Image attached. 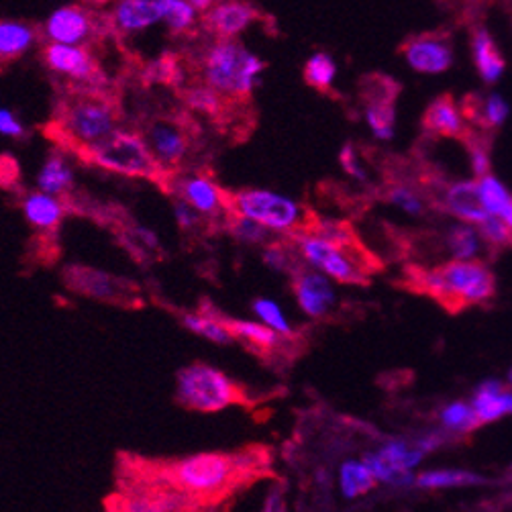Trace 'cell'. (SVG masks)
Here are the masks:
<instances>
[{"label": "cell", "mask_w": 512, "mask_h": 512, "mask_svg": "<svg viewBox=\"0 0 512 512\" xmlns=\"http://www.w3.org/2000/svg\"><path fill=\"white\" fill-rule=\"evenodd\" d=\"M162 21L170 27L174 35L188 33L194 27L196 11L190 7L186 0H156Z\"/></svg>", "instance_id": "37"}, {"label": "cell", "mask_w": 512, "mask_h": 512, "mask_svg": "<svg viewBox=\"0 0 512 512\" xmlns=\"http://www.w3.org/2000/svg\"><path fill=\"white\" fill-rule=\"evenodd\" d=\"M78 156L90 166L119 176L160 180L168 174L153 158L145 137L127 129H117L113 135L84 149Z\"/></svg>", "instance_id": "6"}, {"label": "cell", "mask_w": 512, "mask_h": 512, "mask_svg": "<svg viewBox=\"0 0 512 512\" xmlns=\"http://www.w3.org/2000/svg\"><path fill=\"white\" fill-rule=\"evenodd\" d=\"M480 229V233L484 235V239L500 249V247H510L512 245V229L496 215H488L482 223L476 225Z\"/></svg>", "instance_id": "41"}, {"label": "cell", "mask_w": 512, "mask_h": 512, "mask_svg": "<svg viewBox=\"0 0 512 512\" xmlns=\"http://www.w3.org/2000/svg\"><path fill=\"white\" fill-rule=\"evenodd\" d=\"M176 398L196 413H219L243 402V392L225 372L209 364H192L178 372Z\"/></svg>", "instance_id": "7"}, {"label": "cell", "mask_w": 512, "mask_h": 512, "mask_svg": "<svg viewBox=\"0 0 512 512\" xmlns=\"http://www.w3.org/2000/svg\"><path fill=\"white\" fill-rule=\"evenodd\" d=\"M386 200L396 204L398 209L406 211L408 215H415V217H421L425 211H427V204H425V194L419 192L417 188L408 186V184H392L386 188L384 192Z\"/></svg>", "instance_id": "38"}, {"label": "cell", "mask_w": 512, "mask_h": 512, "mask_svg": "<svg viewBox=\"0 0 512 512\" xmlns=\"http://www.w3.org/2000/svg\"><path fill=\"white\" fill-rule=\"evenodd\" d=\"M227 325L235 337V341L245 343L249 349L258 351V353H270L286 337L264 325L262 321H247V319H227Z\"/></svg>", "instance_id": "25"}, {"label": "cell", "mask_w": 512, "mask_h": 512, "mask_svg": "<svg viewBox=\"0 0 512 512\" xmlns=\"http://www.w3.org/2000/svg\"><path fill=\"white\" fill-rule=\"evenodd\" d=\"M376 482L378 480L372 476L364 462H353V459H349V462L341 464L339 468V488L349 500L368 494L376 486Z\"/></svg>", "instance_id": "30"}, {"label": "cell", "mask_w": 512, "mask_h": 512, "mask_svg": "<svg viewBox=\"0 0 512 512\" xmlns=\"http://www.w3.org/2000/svg\"><path fill=\"white\" fill-rule=\"evenodd\" d=\"M111 21L115 31L135 33L162 21V15L156 0H121L111 15Z\"/></svg>", "instance_id": "22"}, {"label": "cell", "mask_w": 512, "mask_h": 512, "mask_svg": "<svg viewBox=\"0 0 512 512\" xmlns=\"http://www.w3.org/2000/svg\"><path fill=\"white\" fill-rule=\"evenodd\" d=\"M459 109H462V115L466 121L482 131H492L498 129L506 117H508V105L506 100L500 94H478L470 92L459 102Z\"/></svg>", "instance_id": "20"}, {"label": "cell", "mask_w": 512, "mask_h": 512, "mask_svg": "<svg viewBox=\"0 0 512 512\" xmlns=\"http://www.w3.org/2000/svg\"><path fill=\"white\" fill-rule=\"evenodd\" d=\"M113 29L111 17L98 15L84 5H68L51 13L43 25V35L47 41L68 43V45H88L105 37Z\"/></svg>", "instance_id": "9"}, {"label": "cell", "mask_w": 512, "mask_h": 512, "mask_svg": "<svg viewBox=\"0 0 512 512\" xmlns=\"http://www.w3.org/2000/svg\"><path fill=\"white\" fill-rule=\"evenodd\" d=\"M251 311H253L255 319L262 321L264 325H268L270 329H274L282 337H286V339L294 337V327H292V323L288 321V317L282 311V306L276 300H272V298H255L251 302Z\"/></svg>", "instance_id": "35"}, {"label": "cell", "mask_w": 512, "mask_h": 512, "mask_svg": "<svg viewBox=\"0 0 512 512\" xmlns=\"http://www.w3.org/2000/svg\"><path fill=\"white\" fill-rule=\"evenodd\" d=\"M84 3H88L92 7H102V5H107V3H113V0H84Z\"/></svg>", "instance_id": "48"}, {"label": "cell", "mask_w": 512, "mask_h": 512, "mask_svg": "<svg viewBox=\"0 0 512 512\" xmlns=\"http://www.w3.org/2000/svg\"><path fill=\"white\" fill-rule=\"evenodd\" d=\"M439 421L443 423V427L447 431H453V433H472L474 429H478L482 423L474 411V406L468 404V402H451L449 406H445L441 415H439Z\"/></svg>", "instance_id": "34"}, {"label": "cell", "mask_w": 512, "mask_h": 512, "mask_svg": "<svg viewBox=\"0 0 512 512\" xmlns=\"http://www.w3.org/2000/svg\"><path fill=\"white\" fill-rule=\"evenodd\" d=\"M182 325L190 333H194V335H198L202 339H207V341H211L215 345H229V343L235 341V337H233V333H231V329L227 325V319L215 315L213 311L186 313L182 317Z\"/></svg>", "instance_id": "28"}, {"label": "cell", "mask_w": 512, "mask_h": 512, "mask_svg": "<svg viewBox=\"0 0 512 512\" xmlns=\"http://www.w3.org/2000/svg\"><path fill=\"white\" fill-rule=\"evenodd\" d=\"M21 209L27 223L41 233H54L66 217V202L62 200V196L43 190L25 194Z\"/></svg>", "instance_id": "19"}, {"label": "cell", "mask_w": 512, "mask_h": 512, "mask_svg": "<svg viewBox=\"0 0 512 512\" xmlns=\"http://www.w3.org/2000/svg\"><path fill=\"white\" fill-rule=\"evenodd\" d=\"M400 86L390 76H364L362 80V98L366 105V119L374 135L382 141L392 139L394 121H396V96Z\"/></svg>", "instance_id": "12"}, {"label": "cell", "mask_w": 512, "mask_h": 512, "mask_svg": "<svg viewBox=\"0 0 512 512\" xmlns=\"http://www.w3.org/2000/svg\"><path fill=\"white\" fill-rule=\"evenodd\" d=\"M400 54L415 72L441 74L453 66V43L445 31L408 37L400 43Z\"/></svg>", "instance_id": "11"}, {"label": "cell", "mask_w": 512, "mask_h": 512, "mask_svg": "<svg viewBox=\"0 0 512 512\" xmlns=\"http://www.w3.org/2000/svg\"><path fill=\"white\" fill-rule=\"evenodd\" d=\"M478 190L484 209L490 215H498L506 207V202L512 198V194L492 174L478 180Z\"/></svg>", "instance_id": "40"}, {"label": "cell", "mask_w": 512, "mask_h": 512, "mask_svg": "<svg viewBox=\"0 0 512 512\" xmlns=\"http://www.w3.org/2000/svg\"><path fill=\"white\" fill-rule=\"evenodd\" d=\"M186 3H188L190 7H194L196 13H207L213 5L219 3V0H186Z\"/></svg>", "instance_id": "47"}, {"label": "cell", "mask_w": 512, "mask_h": 512, "mask_svg": "<svg viewBox=\"0 0 512 512\" xmlns=\"http://www.w3.org/2000/svg\"><path fill=\"white\" fill-rule=\"evenodd\" d=\"M229 207L231 213L253 219L272 233H282L288 237L311 231L319 219L294 198L266 188H247L229 194Z\"/></svg>", "instance_id": "5"}, {"label": "cell", "mask_w": 512, "mask_h": 512, "mask_svg": "<svg viewBox=\"0 0 512 512\" xmlns=\"http://www.w3.org/2000/svg\"><path fill=\"white\" fill-rule=\"evenodd\" d=\"M431 198L439 204L443 211L449 215L462 219L466 223L478 225L482 223L490 213L484 209L478 182H453L449 186L443 184H429Z\"/></svg>", "instance_id": "16"}, {"label": "cell", "mask_w": 512, "mask_h": 512, "mask_svg": "<svg viewBox=\"0 0 512 512\" xmlns=\"http://www.w3.org/2000/svg\"><path fill=\"white\" fill-rule=\"evenodd\" d=\"M292 276V292L300 311L315 321L325 319L337 302L331 278L309 264H302Z\"/></svg>", "instance_id": "13"}, {"label": "cell", "mask_w": 512, "mask_h": 512, "mask_svg": "<svg viewBox=\"0 0 512 512\" xmlns=\"http://www.w3.org/2000/svg\"><path fill=\"white\" fill-rule=\"evenodd\" d=\"M484 478L472 472L462 470H439V472H427L417 478V484L421 488H455V486H472L482 484Z\"/></svg>", "instance_id": "39"}, {"label": "cell", "mask_w": 512, "mask_h": 512, "mask_svg": "<svg viewBox=\"0 0 512 512\" xmlns=\"http://www.w3.org/2000/svg\"><path fill=\"white\" fill-rule=\"evenodd\" d=\"M39 29L27 21H0V64H11L35 45Z\"/></svg>", "instance_id": "23"}, {"label": "cell", "mask_w": 512, "mask_h": 512, "mask_svg": "<svg viewBox=\"0 0 512 512\" xmlns=\"http://www.w3.org/2000/svg\"><path fill=\"white\" fill-rule=\"evenodd\" d=\"M49 129L56 133L58 141L82 153L119 129V107L100 88L76 86L60 102L54 125Z\"/></svg>", "instance_id": "3"}, {"label": "cell", "mask_w": 512, "mask_h": 512, "mask_svg": "<svg viewBox=\"0 0 512 512\" xmlns=\"http://www.w3.org/2000/svg\"><path fill=\"white\" fill-rule=\"evenodd\" d=\"M133 239H135V245H139L143 249H149V251L160 249L158 235L153 233L151 229H147V227H135L133 229Z\"/></svg>", "instance_id": "45"}, {"label": "cell", "mask_w": 512, "mask_h": 512, "mask_svg": "<svg viewBox=\"0 0 512 512\" xmlns=\"http://www.w3.org/2000/svg\"><path fill=\"white\" fill-rule=\"evenodd\" d=\"M445 245L453 260H480L490 243L484 239L480 229H474L464 221L447 229Z\"/></svg>", "instance_id": "26"}, {"label": "cell", "mask_w": 512, "mask_h": 512, "mask_svg": "<svg viewBox=\"0 0 512 512\" xmlns=\"http://www.w3.org/2000/svg\"><path fill=\"white\" fill-rule=\"evenodd\" d=\"M204 84L213 86L227 98L247 100L251 98L255 86L260 84V76L266 64L251 54V51L237 39H217L200 60Z\"/></svg>", "instance_id": "4"}, {"label": "cell", "mask_w": 512, "mask_h": 512, "mask_svg": "<svg viewBox=\"0 0 512 512\" xmlns=\"http://www.w3.org/2000/svg\"><path fill=\"white\" fill-rule=\"evenodd\" d=\"M41 60L51 72L80 88H102L105 84V74H102L92 49L86 45L47 41L41 49Z\"/></svg>", "instance_id": "10"}, {"label": "cell", "mask_w": 512, "mask_h": 512, "mask_svg": "<svg viewBox=\"0 0 512 512\" xmlns=\"http://www.w3.org/2000/svg\"><path fill=\"white\" fill-rule=\"evenodd\" d=\"M472 56L478 74L486 84H494L502 78L506 60L486 27L472 29Z\"/></svg>", "instance_id": "21"}, {"label": "cell", "mask_w": 512, "mask_h": 512, "mask_svg": "<svg viewBox=\"0 0 512 512\" xmlns=\"http://www.w3.org/2000/svg\"><path fill=\"white\" fill-rule=\"evenodd\" d=\"M0 135L21 139L25 135V125L15 117L11 109H0Z\"/></svg>", "instance_id": "44"}, {"label": "cell", "mask_w": 512, "mask_h": 512, "mask_svg": "<svg viewBox=\"0 0 512 512\" xmlns=\"http://www.w3.org/2000/svg\"><path fill=\"white\" fill-rule=\"evenodd\" d=\"M225 225H227L229 233L239 243H245V245H266V243L272 241V235H274L264 225L255 223L253 219H247V217L237 215V213H229Z\"/></svg>", "instance_id": "36"}, {"label": "cell", "mask_w": 512, "mask_h": 512, "mask_svg": "<svg viewBox=\"0 0 512 512\" xmlns=\"http://www.w3.org/2000/svg\"><path fill=\"white\" fill-rule=\"evenodd\" d=\"M302 76H304L306 84L313 86L319 92L327 94V92H331V86H333L335 76H337L335 60L329 54H325V51H319V54L311 56L309 62L304 64Z\"/></svg>", "instance_id": "33"}, {"label": "cell", "mask_w": 512, "mask_h": 512, "mask_svg": "<svg viewBox=\"0 0 512 512\" xmlns=\"http://www.w3.org/2000/svg\"><path fill=\"white\" fill-rule=\"evenodd\" d=\"M172 192L186 200L192 209H196L204 219H223L227 221L231 207L229 194L209 176L192 174L172 180Z\"/></svg>", "instance_id": "14"}, {"label": "cell", "mask_w": 512, "mask_h": 512, "mask_svg": "<svg viewBox=\"0 0 512 512\" xmlns=\"http://www.w3.org/2000/svg\"><path fill=\"white\" fill-rule=\"evenodd\" d=\"M74 286L100 300H113L123 294V284L109 274L94 272V270H74Z\"/></svg>", "instance_id": "31"}, {"label": "cell", "mask_w": 512, "mask_h": 512, "mask_svg": "<svg viewBox=\"0 0 512 512\" xmlns=\"http://www.w3.org/2000/svg\"><path fill=\"white\" fill-rule=\"evenodd\" d=\"M153 158L158 160V164L170 172L172 168H178L190 151L192 137L188 129L174 119H160L153 121L145 133H143Z\"/></svg>", "instance_id": "15"}, {"label": "cell", "mask_w": 512, "mask_h": 512, "mask_svg": "<svg viewBox=\"0 0 512 512\" xmlns=\"http://www.w3.org/2000/svg\"><path fill=\"white\" fill-rule=\"evenodd\" d=\"M284 502V494L282 492H272L268 498H266V504H264V510H284L286 504Z\"/></svg>", "instance_id": "46"}, {"label": "cell", "mask_w": 512, "mask_h": 512, "mask_svg": "<svg viewBox=\"0 0 512 512\" xmlns=\"http://www.w3.org/2000/svg\"><path fill=\"white\" fill-rule=\"evenodd\" d=\"M423 129L433 137L457 141H464L472 133L470 123L466 121L462 109H459L455 98L449 92L437 96L427 107L423 115Z\"/></svg>", "instance_id": "18"}, {"label": "cell", "mask_w": 512, "mask_h": 512, "mask_svg": "<svg viewBox=\"0 0 512 512\" xmlns=\"http://www.w3.org/2000/svg\"><path fill=\"white\" fill-rule=\"evenodd\" d=\"M510 384H512V370H510Z\"/></svg>", "instance_id": "49"}, {"label": "cell", "mask_w": 512, "mask_h": 512, "mask_svg": "<svg viewBox=\"0 0 512 512\" xmlns=\"http://www.w3.org/2000/svg\"><path fill=\"white\" fill-rule=\"evenodd\" d=\"M264 264L274 272L294 274L304 262L292 239H288L286 243L272 239L270 243L264 245Z\"/></svg>", "instance_id": "32"}, {"label": "cell", "mask_w": 512, "mask_h": 512, "mask_svg": "<svg viewBox=\"0 0 512 512\" xmlns=\"http://www.w3.org/2000/svg\"><path fill=\"white\" fill-rule=\"evenodd\" d=\"M400 284L406 290L433 298L449 313L488 302L496 294L494 274L478 260H451L435 268L406 266Z\"/></svg>", "instance_id": "1"}, {"label": "cell", "mask_w": 512, "mask_h": 512, "mask_svg": "<svg viewBox=\"0 0 512 512\" xmlns=\"http://www.w3.org/2000/svg\"><path fill=\"white\" fill-rule=\"evenodd\" d=\"M339 162L343 166V170L355 178V180H368V174L364 172V168L360 166V160H357V153H355V147L351 143L343 145L341 153H339Z\"/></svg>", "instance_id": "43"}, {"label": "cell", "mask_w": 512, "mask_h": 512, "mask_svg": "<svg viewBox=\"0 0 512 512\" xmlns=\"http://www.w3.org/2000/svg\"><path fill=\"white\" fill-rule=\"evenodd\" d=\"M260 19V11L247 0H219L202 13V27L217 39H235Z\"/></svg>", "instance_id": "17"}, {"label": "cell", "mask_w": 512, "mask_h": 512, "mask_svg": "<svg viewBox=\"0 0 512 512\" xmlns=\"http://www.w3.org/2000/svg\"><path fill=\"white\" fill-rule=\"evenodd\" d=\"M74 184V168L64 153L56 151L43 162L37 172V188L49 194H66Z\"/></svg>", "instance_id": "27"}, {"label": "cell", "mask_w": 512, "mask_h": 512, "mask_svg": "<svg viewBox=\"0 0 512 512\" xmlns=\"http://www.w3.org/2000/svg\"><path fill=\"white\" fill-rule=\"evenodd\" d=\"M472 406L480 423H494L500 417L512 413V392L506 390L500 382L488 380L480 384Z\"/></svg>", "instance_id": "24"}, {"label": "cell", "mask_w": 512, "mask_h": 512, "mask_svg": "<svg viewBox=\"0 0 512 512\" xmlns=\"http://www.w3.org/2000/svg\"><path fill=\"white\" fill-rule=\"evenodd\" d=\"M249 470H255L253 459L245 462L241 455L209 451L166 462L156 474L192 502H217L235 490Z\"/></svg>", "instance_id": "2"}, {"label": "cell", "mask_w": 512, "mask_h": 512, "mask_svg": "<svg viewBox=\"0 0 512 512\" xmlns=\"http://www.w3.org/2000/svg\"><path fill=\"white\" fill-rule=\"evenodd\" d=\"M290 239L296 245L302 262L327 274L331 280H335L339 284H351V286H368L370 284V276L335 243H331L311 231L294 233V235H290Z\"/></svg>", "instance_id": "8"}, {"label": "cell", "mask_w": 512, "mask_h": 512, "mask_svg": "<svg viewBox=\"0 0 512 512\" xmlns=\"http://www.w3.org/2000/svg\"><path fill=\"white\" fill-rule=\"evenodd\" d=\"M174 221L182 231L192 233V231L200 229V225L204 223V217L196 209H192L186 200L176 198V202H174Z\"/></svg>", "instance_id": "42"}, {"label": "cell", "mask_w": 512, "mask_h": 512, "mask_svg": "<svg viewBox=\"0 0 512 512\" xmlns=\"http://www.w3.org/2000/svg\"><path fill=\"white\" fill-rule=\"evenodd\" d=\"M184 102L188 105V109L194 111V113L207 115L211 119H219L225 111L227 96H223L221 92H217L209 84H196V86L186 88Z\"/></svg>", "instance_id": "29"}]
</instances>
